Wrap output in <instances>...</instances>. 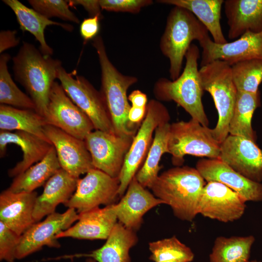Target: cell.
Here are the masks:
<instances>
[{
  "label": "cell",
  "mask_w": 262,
  "mask_h": 262,
  "mask_svg": "<svg viewBox=\"0 0 262 262\" xmlns=\"http://www.w3.org/2000/svg\"><path fill=\"white\" fill-rule=\"evenodd\" d=\"M92 45L97 50L101 68L100 93L105 101L115 133L121 136L134 137L141 124L132 123L129 119L131 107L127 91L138 79L120 72L109 60L104 41L98 35Z\"/></svg>",
  "instance_id": "obj_1"
},
{
  "label": "cell",
  "mask_w": 262,
  "mask_h": 262,
  "mask_svg": "<svg viewBox=\"0 0 262 262\" xmlns=\"http://www.w3.org/2000/svg\"><path fill=\"white\" fill-rule=\"evenodd\" d=\"M206 183L196 168L176 166L159 175L148 188L171 207L176 217L192 221L198 214L200 196Z\"/></svg>",
  "instance_id": "obj_2"
},
{
  "label": "cell",
  "mask_w": 262,
  "mask_h": 262,
  "mask_svg": "<svg viewBox=\"0 0 262 262\" xmlns=\"http://www.w3.org/2000/svg\"><path fill=\"white\" fill-rule=\"evenodd\" d=\"M13 62L16 81L29 94L35 111L44 117L51 87L62 66L60 61L44 55L33 45L23 42Z\"/></svg>",
  "instance_id": "obj_3"
},
{
  "label": "cell",
  "mask_w": 262,
  "mask_h": 262,
  "mask_svg": "<svg viewBox=\"0 0 262 262\" xmlns=\"http://www.w3.org/2000/svg\"><path fill=\"white\" fill-rule=\"evenodd\" d=\"M200 58L197 46L192 44L185 56V66L175 80L158 79L153 87V93L158 101H174L183 108L202 125L208 127L209 121L202 102L203 89L198 69Z\"/></svg>",
  "instance_id": "obj_4"
},
{
  "label": "cell",
  "mask_w": 262,
  "mask_h": 262,
  "mask_svg": "<svg viewBox=\"0 0 262 262\" xmlns=\"http://www.w3.org/2000/svg\"><path fill=\"white\" fill-rule=\"evenodd\" d=\"M210 37L206 27L188 10L174 6L167 18L160 48L169 61L170 78L180 75L185 54L194 40L202 44Z\"/></svg>",
  "instance_id": "obj_5"
},
{
  "label": "cell",
  "mask_w": 262,
  "mask_h": 262,
  "mask_svg": "<svg viewBox=\"0 0 262 262\" xmlns=\"http://www.w3.org/2000/svg\"><path fill=\"white\" fill-rule=\"evenodd\" d=\"M199 73L203 89L211 94L218 113L217 124L211 129V132L221 144L229 134V127L237 93L231 67L226 62L217 60L201 66Z\"/></svg>",
  "instance_id": "obj_6"
},
{
  "label": "cell",
  "mask_w": 262,
  "mask_h": 262,
  "mask_svg": "<svg viewBox=\"0 0 262 262\" xmlns=\"http://www.w3.org/2000/svg\"><path fill=\"white\" fill-rule=\"evenodd\" d=\"M220 145L212 136L211 129L192 118L170 124L168 153L176 166L182 165L186 155L218 158Z\"/></svg>",
  "instance_id": "obj_7"
},
{
  "label": "cell",
  "mask_w": 262,
  "mask_h": 262,
  "mask_svg": "<svg viewBox=\"0 0 262 262\" xmlns=\"http://www.w3.org/2000/svg\"><path fill=\"white\" fill-rule=\"evenodd\" d=\"M170 118L167 108L160 101L152 99L147 103L145 117L133 138L118 177L120 197L124 195L147 154L155 129L160 124L169 122Z\"/></svg>",
  "instance_id": "obj_8"
},
{
  "label": "cell",
  "mask_w": 262,
  "mask_h": 262,
  "mask_svg": "<svg viewBox=\"0 0 262 262\" xmlns=\"http://www.w3.org/2000/svg\"><path fill=\"white\" fill-rule=\"evenodd\" d=\"M61 66L57 79L67 95L90 119L95 130L115 133L107 109L100 92L82 76H73Z\"/></svg>",
  "instance_id": "obj_9"
},
{
  "label": "cell",
  "mask_w": 262,
  "mask_h": 262,
  "mask_svg": "<svg viewBox=\"0 0 262 262\" xmlns=\"http://www.w3.org/2000/svg\"><path fill=\"white\" fill-rule=\"evenodd\" d=\"M79 179L76 189L64 205L73 208L78 213L115 204L118 197L119 178H113L103 171L93 168Z\"/></svg>",
  "instance_id": "obj_10"
},
{
  "label": "cell",
  "mask_w": 262,
  "mask_h": 262,
  "mask_svg": "<svg viewBox=\"0 0 262 262\" xmlns=\"http://www.w3.org/2000/svg\"><path fill=\"white\" fill-rule=\"evenodd\" d=\"M44 118L47 125L83 140L95 129L89 117L74 104L61 84L56 81L50 90Z\"/></svg>",
  "instance_id": "obj_11"
},
{
  "label": "cell",
  "mask_w": 262,
  "mask_h": 262,
  "mask_svg": "<svg viewBox=\"0 0 262 262\" xmlns=\"http://www.w3.org/2000/svg\"><path fill=\"white\" fill-rule=\"evenodd\" d=\"M78 218L76 210L68 208L63 213H53L43 221L35 223L21 235L15 253L16 259H23L40 250L44 246L60 247L56 235L69 228Z\"/></svg>",
  "instance_id": "obj_12"
},
{
  "label": "cell",
  "mask_w": 262,
  "mask_h": 262,
  "mask_svg": "<svg viewBox=\"0 0 262 262\" xmlns=\"http://www.w3.org/2000/svg\"><path fill=\"white\" fill-rule=\"evenodd\" d=\"M134 137L95 130L84 141L95 168L118 178Z\"/></svg>",
  "instance_id": "obj_13"
},
{
  "label": "cell",
  "mask_w": 262,
  "mask_h": 262,
  "mask_svg": "<svg viewBox=\"0 0 262 262\" xmlns=\"http://www.w3.org/2000/svg\"><path fill=\"white\" fill-rule=\"evenodd\" d=\"M246 208V201L233 190L221 183L209 181L202 189L197 213L228 223L239 219Z\"/></svg>",
  "instance_id": "obj_14"
},
{
  "label": "cell",
  "mask_w": 262,
  "mask_h": 262,
  "mask_svg": "<svg viewBox=\"0 0 262 262\" xmlns=\"http://www.w3.org/2000/svg\"><path fill=\"white\" fill-rule=\"evenodd\" d=\"M218 159L246 178L262 181V149L255 142L229 134L220 145Z\"/></svg>",
  "instance_id": "obj_15"
},
{
  "label": "cell",
  "mask_w": 262,
  "mask_h": 262,
  "mask_svg": "<svg viewBox=\"0 0 262 262\" xmlns=\"http://www.w3.org/2000/svg\"><path fill=\"white\" fill-rule=\"evenodd\" d=\"M44 131L55 149L61 168L76 178L95 168L84 140L49 125L44 126Z\"/></svg>",
  "instance_id": "obj_16"
},
{
  "label": "cell",
  "mask_w": 262,
  "mask_h": 262,
  "mask_svg": "<svg viewBox=\"0 0 262 262\" xmlns=\"http://www.w3.org/2000/svg\"><path fill=\"white\" fill-rule=\"evenodd\" d=\"M200 46L202 48L201 66L217 60L230 66L246 60H262V31H247L236 40L224 44H216L210 38Z\"/></svg>",
  "instance_id": "obj_17"
},
{
  "label": "cell",
  "mask_w": 262,
  "mask_h": 262,
  "mask_svg": "<svg viewBox=\"0 0 262 262\" xmlns=\"http://www.w3.org/2000/svg\"><path fill=\"white\" fill-rule=\"evenodd\" d=\"M196 168L207 182L216 181L226 185L246 201H262V184L237 172L219 159H201Z\"/></svg>",
  "instance_id": "obj_18"
},
{
  "label": "cell",
  "mask_w": 262,
  "mask_h": 262,
  "mask_svg": "<svg viewBox=\"0 0 262 262\" xmlns=\"http://www.w3.org/2000/svg\"><path fill=\"white\" fill-rule=\"evenodd\" d=\"M126 192L120 200L114 204L115 212L119 222L136 231L142 224L144 214L164 203L143 187L135 176Z\"/></svg>",
  "instance_id": "obj_19"
},
{
  "label": "cell",
  "mask_w": 262,
  "mask_h": 262,
  "mask_svg": "<svg viewBox=\"0 0 262 262\" xmlns=\"http://www.w3.org/2000/svg\"><path fill=\"white\" fill-rule=\"evenodd\" d=\"M35 191L14 193L8 189L0 195V221L19 235L35 223L33 213L36 198Z\"/></svg>",
  "instance_id": "obj_20"
},
{
  "label": "cell",
  "mask_w": 262,
  "mask_h": 262,
  "mask_svg": "<svg viewBox=\"0 0 262 262\" xmlns=\"http://www.w3.org/2000/svg\"><path fill=\"white\" fill-rule=\"evenodd\" d=\"M114 204L78 213V222L59 233L56 235V239L71 237L87 240L107 239L117 222Z\"/></svg>",
  "instance_id": "obj_21"
},
{
  "label": "cell",
  "mask_w": 262,
  "mask_h": 262,
  "mask_svg": "<svg viewBox=\"0 0 262 262\" xmlns=\"http://www.w3.org/2000/svg\"><path fill=\"white\" fill-rule=\"evenodd\" d=\"M9 144L17 145L23 152L22 160L8 170L10 177H16L34 163L40 161L52 146L50 142L27 132L0 131V158L5 155L7 146Z\"/></svg>",
  "instance_id": "obj_22"
},
{
  "label": "cell",
  "mask_w": 262,
  "mask_h": 262,
  "mask_svg": "<svg viewBox=\"0 0 262 262\" xmlns=\"http://www.w3.org/2000/svg\"><path fill=\"white\" fill-rule=\"evenodd\" d=\"M79 179L61 168L48 180L36 200L33 213L35 223L55 212L59 204L64 205L69 200L76 189Z\"/></svg>",
  "instance_id": "obj_23"
},
{
  "label": "cell",
  "mask_w": 262,
  "mask_h": 262,
  "mask_svg": "<svg viewBox=\"0 0 262 262\" xmlns=\"http://www.w3.org/2000/svg\"><path fill=\"white\" fill-rule=\"evenodd\" d=\"M223 5L229 39H238L247 31H262V0H226Z\"/></svg>",
  "instance_id": "obj_24"
},
{
  "label": "cell",
  "mask_w": 262,
  "mask_h": 262,
  "mask_svg": "<svg viewBox=\"0 0 262 262\" xmlns=\"http://www.w3.org/2000/svg\"><path fill=\"white\" fill-rule=\"evenodd\" d=\"M106 240L101 247L75 257L90 258L97 262H131L129 250L138 240L135 231L117 222Z\"/></svg>",
  "instance_id": "obj_25"
},
{
  "label": "cell",
  "mask_w": 262,
  "mask_h": 262,
  "mask_svg": "<svg viewBox=\"0 0 262 262\" xmlns=\"http://www.w3.org/2000/svg\"><path fill=\"white\" fill-rule=\"evenodd\" d=\"M159 3L179 6L193 13L206 27L213 41L218 44L228 43L221 26L223 0H159Z\"/></svg>",
  "instance_id": "obj_26"
},
{
  "label": "cell",
  "mask_w": 262,
  "mask_h": 262,
  "mask_svg": "<svg viewBox=\"0 0 262 262\" xmlns=\"http://www.w3.org/2000/svg\"><path fill=\"white\" fill-rule=\"evenodd\" d=\"M2 1L14 12L20 29L30 33L39 42L40 50L45 55L50 56L53 54L52 49L48 45L45 38L44 31L47 26L56 25L68 31L73 29L71 25L52 21L18 0Z\"/></svg>",
  "instance_id": "obj_27"
},
{
  "label": "cell",
  "mask_w": 262,
  "mask_h": 262,
  "mask_svg": "<svg viewBox=\"0 0 262 262\" xmlns=\"http://www.w3.org/2000/svg\"><path fill=\"white\" fill-rule=\"evenodd\" d=\"M61 168L54 147L39 162L15 177L7 189L14 193L32 192L45 184Z\"/></svg>",
  "instance_id": "obj_28"
},
{
  "label": "cell",
  "mask_w": 262,
  "mask_h": 262,
  "mask_svg": "<svg viewBox=\"0 0 262 262\" xmlns=\"http://www.w3.org/2000/svg\"><path fill=\"white\" fill-rule=\"evenodd\" d=\"M46 125L44 117L35 110L0 105V131H23L50 142L44 131V127Z\"/></svg>",
  "instance_id": "obj_29"
},
{
  "label": "cell",
  "mask_w": 262,
  "mask_h": 262,
  "mask_svg": "<svg viewBox=\"0 0 262 262\" xmlns=\"http://www.w3.org/2000/svg\"><path fill=\"white\" fill-rule=\"evenodd\" d=\"M170 127V124L168 122L163 123L156 128L145 162L135 176L137 180L145 188H149L156 180L162 168L159 164L162 156L165 153H168Z\"/></svg>",
  "instance_id": "obj_30"
},
{
  "label": "cell",
  "mask_w": 262,
  "mask_h": 262,
  "mask_svg": "<svg viewBox=\"0 0 262 262\" xmlns=\"http://www.w3.org/2000/svg\"><path fill=\"white\" fill-rule=\"evenodd\" d=\"M261 105L260 91L257 93L237 91L236 102L230 119L229 134L256 141L251 125L255 110Z\"/></svg>",
  "instance_id": "obj_31"
},
{
  "label": "cell",
  "mask_w": 262,
  "mask_h": 262,
  "mask_svg": "<svg viewBox=\"0 0 262 262\" xmlns=\"http://www.w3.org/2000/svg\"><path fill=\"white\" fill-rule=\"evenodd\" d=\"M254 241L252 235L217 237L209 256L210 262H247Z\"/></svg>",
  "instance_id": "obj_32"
},
{
  "label": "cell",
  "mask_w": 262,
  "mask_h": 262,
  "mask_svg": "<svg viewBox=\"0 0 262 262\" xmlns=\"http://www.w3.org/2000/svg\"><path fill=\"white\" fill-rule=\"evenodd\" d=\"M10 56L2 53L0 57V103L15 108L35 111L32 98L21 91L14 82L9 72L7 63Z\"/></svg>",
  "instance_id": "obj_33"
},
{
  "label": "cell",
  "mask_w": 262,
  "mask_h": 262,
  "mask_svg": "<svg viewBox=\"0 0 262 262\" xmlns=\"http://www.w3.org/2000/svg\"><path fill=\"white\" fill-rule=\"evenodd\" d=\"M233 82L237 91L257 93L262 82V60L251 59L231 66Z\"/></svg>",
  "instance_id": "obj_34"
},
{
  "label": "cell",
  "mask_w": 262,
  "mask_h": 262,
  "mask_svg": "<svg viewBox=\"0 0 262 262\" xmlns=\"http://www.w3.org/2000/svg\"><path fill=\"white\" fill-rule=\"evenodd\" d=\"M149 259L154 262L176 261L190 262L194 258L191 249L175 236L149 243Z\"/></svg>",
  "instance_id": "obj_35"
},
{
  "label": "cell",
  "mask_w": 262,
  "mask_h": 262,
  "mask_svg": "<svg viewBox=\"0 0 262 262\" xmlns=\"http://www.w3.org/2000/svg\"><path fill=\"white\" fill-rule=\"evenodd\" d=\"M33 9L49 19L58 17L64 20L79 23L80 20L69 9L68 0H30Z\"/></svg>",
  "instance_id": "obj_36"
},
{
  "label": "cell",
  "mask_w": 262,
  "mask_h": 262,
  "mask_svg": "<svg viewBox=\"0 0 262 262\" xmlns=\"http://www.w3.org/2000/svg\"><path fill=\"white\" fill-rule=\"evenodd\" d=\"M21 235L0 221V260L14 262L15 253Z\"/></svg>",
  "instance_id": "obj_37"
},
{
  "label": "cell",
  "mask_w": 262,
  "mask_h": 262,
  "mask_svg": "<svg viewBox=\"0 0 262 262\" xmlns=\"http://www.w3.org/2000/svg\"><path fill=\"white\" fill-rule=\"evenodd\" d=\"M101 10L115 12L138 13L153 3L151 0H99Z\"/></svg>",
  "instance_id": "obj_38"
},
{
  "label": "cell",
  "mask_w": 262,
  "mask_h": 262,
  "mask_svg": "<svg viewBox=\"0 0 262 262\" xmlns=\"http://www.w3.org/2000/svg\"><path fill=\"white\" fill-rule=\"evenodd\" d=\"M102 16L96 15L85 18L81 23L80 33L84 41L93 40L99 31V20Z\"/></svg>",
  "instance_id": "obj_39"
},
{
  "label": "cell",
  "mask_w": 262,
  "mask_h": 262,
  "mask_svg": "<svg viewBox=\"0 0 262 262\" xmlns=\"http://www.w3.org/2000/svg\"><path fill=\"white\" fill-rule=\"evenodd\" d=\"M70 6L81 5L86 10L90 17L96 15L102 16L99 0H68Z\"/></svg>",
  "instance_id": "obj_40"
},
{
  "label": "cell",
  "mask_w": 262,
  "mask_h": 262,
  "mask_svg": "<svg viewBox=\"0 0 262 262\" xmlns=\"http://www.w3.org/2000/svg\"><path fill=\"white\" fill-rule=\"evenodd\" d=\"M0 52L16 46L19 40L16 37V32L11 31H2L0 34Z\"/></svg>",
  "instance_id": "obj_41"
},
{
  "label": "cell",
  "mask_w": 262,
  "mask_h": 262,
  "mask_svg": "<svg viewBox=\"0 0 262 262\" xmlns=\"http://www.w3.org/2000/svg\"><path fill=\"white\" fill-rule=\"evenodd\" d=\"M128 100L133 107H146L147 104V95L139 90L132 91L128 96Z\"/></svg>",
  "instance_id": "obj_42"
},
{
  "label": "cell",
  "mask_w": 262,
  "mask_h": 262,
  "mask_svg": "<svg viewBox=\"0 0 262 262\" xmlns=\"http://www.w3.org/2000/svg\"><path fill=\"white\" fill-rule=\"evenodd\" d=\"M146 112L147 106L136 107L131 106L129 112V119L132 123L141 124L142 120L145 117Z\"/></svg>",
  "instance_id": "obj_43"
},
{
  "label": "cell",
  "mask_w": 262,
  "mask_h": 262,
  "mask_svg": "<svg viewBox=\"0 0 262 262\" xmlns=\"http://www.w3.org/2000/svg\"><path fill=\"white\" fill-rule=\"evenodd\" d=\"M85 262H97V261L92 258H88Z\"/></svg>",
  "instance_id": "obj_44"
},
{
  "label": "cell",
  "mask_w": 262,
  "mask_h": 262,
  "mask_svg": "<svg viewBox=\"0 0 262 262\" xmlns=\"http://www.w3.org/2000/svg\"><path fill=\"white\" fill-rule=\"evenodd\" d=\"M160 262H179L176 261H162Z\"/></svg>",
  "instance_id": "obj_45"
},
{
  "label": "cell",
  "mask_w": 262,
  "mask_h": 262,
  "mask_svg": "<svg viewBox=\"0 0 262 262\" xmlns=\"http://www.w3.org/2000/svg\"><path fill=\"white\" fill-rule=\"evenodd\" d=\"M247 262H261L257 261L256 260H253V261H248Z\"/></svg>",
  "instance_id": "obj_46"
}]
</instances>
